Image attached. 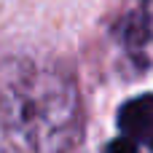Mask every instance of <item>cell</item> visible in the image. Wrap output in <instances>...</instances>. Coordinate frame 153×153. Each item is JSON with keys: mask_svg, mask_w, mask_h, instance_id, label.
I'll return each mask as SVG.
<instances>
[{"mask_svg": "<svg viewBox=\"0 0 153 153\" xmlns=\"http://www.w3.org/2000/svg\"><path fill=\"white\" fill-rule=\"evenodd\" d=\"M0 124L32 153H70L83 137V105L73 78L48 62L0 65Z\"/></svg>", "mask_w": 153, "mask_h": 153, "instance_id": "obj_1", "label": "cell"}, {"mask_svg": "<svg viewBox=\"0 0 153 153\" xmlns=\"http://www.w3.org/2000/svg\"><path fill=\"white\" fill-rule=\"evenodd\" d=\"M121 38H124V46L129 48V54L134 59H140L143 65H148L145 59L153 56V0H145L140 8H134L124 19Z\"/></svg>", "mask_w": 153, "mask_h": 153, "instance_id": "obj_2", "label": "cell"}, {"mask_svg": "<svg viewBox=\"0 0 153 153\" xmlns=\"http://www.w3.org/2000/svg\"><path fill=\"white\" fill-rule=\"evenodd\" d=\"M118 126L132 143L143 140L153 145V94H143L124 102L118 110Z\"/></svg>", "mask_w": 153, "mask_h": 153, "instance_id": "obj_3", "label": "cell"}, {"mask_svg": "<svg viewBox=\"0 0 153 153\" xmlns=\"http://www.w3.org/2000/svg\"><path fill=\"white\" fill-rule=\"evenodd\" d=\"M102 153H140V148H137V145H134L129 137H118V140L108 143Z\"/></svg>", "mask_w": 153, "mask_h": 153, "instance_id": "obj_4", "label": "cell"}, {"mask_svg": "<svg viewBox=\"0 0 153 153\" xmlns=\"http://www.w3.org/2000/svg\"><path fill=\"white\" fill-rule=\"evenodd\" d=\"M0 153H19V151H0Z\"/></svg>", "mask_w": 153, "mask_h": 153, "instance_id": "obj_5", "label": "cell"}]
</instances>
